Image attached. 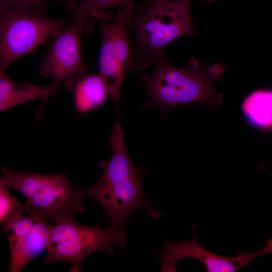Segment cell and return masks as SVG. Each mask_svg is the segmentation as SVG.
Listing matches in <instances>:
<instances>
[{
  "label": "cell",
  "instance_id": "obj_1",
  "mask_svg": "<svg viewBox=\"0 0 272 272\" xmlns=\"http://www.w3.org/2000/svg\"><path fill=\"white\" fill-rule=\"evenodd\" d=\"M109 145L112 155L108 160L99 162L103 170L100 178L93 185L81 189L85 196L95 199L102 207L109 225L119 235V245L123 247L126 242L124 223L134 211L145 209L155 219L163 214L154 207L145 194L143 179L148 169L137 166L129 158L118 123L113 127Z\"/></svg>",
  "mask_w": 272,
  "mask_h": 272
},
{
  "label": "cell",
  "instance_id": "obj_2",
  "mask_svg": "<svg viewBox=\"0 0 272 272\" xmlns=\"http://www.w3.org/2000/svg\"><path fill=\"white\" fill-rule=\"evenodd\" d=\"M154 70L149 74L133 70L145 87L144 108L158 112L163 118L171 110L184 105L202 103L215 109L223 103V95L215 87L226 70L222 62L205 66L195 58L188 66L181 67L159 58Z\"/></svg>",
  "mask_w": 272,
  "mask_h": 272
},
{
  "label": "cell",
  "instance_id": "obj_3",
  "mask_svg": "<svg viewBox=\"0 0 272 272\" xmlns=\"http://www.w3.org/2000/svg\"><path fill=\"white\" fill-rule=\"evenodd\" d=\"M191 0L147 1L134 6L130 22L133 70H143L164 55V49L181 37L195 36Z\"/></svg>",
  "mask_w": 272,
  "mask_h": 272
},
{
  "label": "cell",
  "instance_id": "obj_4",
  "mask_svg": "<svg viewBox=\"0 0 272 272\" xmlns=\"http://www.w3.org/2000/svg\"><path fill=\"white\" fill-rule=\"evenodd\" d=\"M0 185L14 189L26 197L28 215L54 224L73 219L86 209L81 187L72 183L66 174L43 175L3 167Z\"/></svg>",
  "mask_w": 272,
  "mask_h": 272
},
{
  "label": "cell",
  "instance_id": "obj_5",
  "mask_svg": "<svg viewBox=\"0 0 272 272\" xmlns=\"http://www.w3.org/2000/svg\"><path fill=\"white\" fill-rule=\"evenodd\" d=\"M69 23L27 9L0 10V72L54 38Z\"/></svg>",
  "mask_w": 272,
  "mask_h": 272
},
{
  "label": "cell",
  "instance_id": "obj_6",
  "mask_svg": "<svg viewBox=\"0 0 272 272\" xmlns=\"http://www.w3.org/2000/svg\"><path fill=\"white\" fill-rule=\"evenodd\" d=\"M120 243L117 231L110 225L102 229L78 223L73 219L62 220L51 225L44 263L67 262L71 265L69 271L79 272L87 256L99 251L112 256L114 245Z\"/></svg>",
  "mask_w": 272,
  "mask_h": 272
},
{
  "label": "cell",
  "instance_id": "obj_7",
  "mask_svg": "<svg viewBox=\"0 0 272 272\" xmlns=\"http://www.w3.org/2000/svg\"><path fill=\"white\" fill-rule=\"evenodd\" d=\"M77 5H66L72 20L54 37L38 65L39 73L45 78L51 77L52 83L57 87L89 73L82 56L81 38L83 34L91 32L95 18Z\"/></svg>",
  "mask_w": 272,
  "mask_h": 272
},
{
  "label": "cell",
  "instance_id": "obj_8",
  "mask_svg": "<svg viewBox=\"0 0 272 272\" xmlns=\"http://www.w3.org/2000/svg\"><path fill=\"white\" fill-rule=\"evenodd\" d=\"M135 5L119 8L106 20H99L101 45L99 73L110 84L120 83L130 71L132 40L130 22Z\"/></svg>",
  "mask_w": 272,
  "mask_h": 272
},
{
  "label": "cell",
  "instance_id": "obj_9",
  "mask_svg": "<svg viewBox=\"0 0 272 272\" xmlns=\"http://www.w3.org/2000/svg\"><path fill=\"white\" fill-rule=\"evenodd\" d=\"M161 253H158L161 264V271H176L177 263L186 258L201 262L208 272H234L260 255L272 253V237L264 247L252 253L243 251L235 256H226L213 253L205 248L199 242L197 234L186 241H172L167 238Z\"/></svg>",
  "mask_w": 272,
  "mask_h": 272
},
{
  "label": "cell",
  "instance_id": "obj_10",
  "mask_svg": "<svg viewBox=\"0 0 272 272\" xmlns=\"http://www.w3.org/2000/svg\"><path fill=\"white\" fill-rule=\"evenodd\" d=\"M57 88L52 83L38 86L28 82H17L11 79L6 72H0V111H7L22 104L40 100V105L35 114V118L39 119L47 101L56 92Z\"/></svg>",
  "mask_w": 272,
  "mask_h": 272
},
{
  "label": "cell",
  "instance_id": "obj_11",
  "mask_svg": "<svg viewBox=\"0 0 272 272\" xmlns=\"http://www.w3.org/2000/svg\"><path fill=\"white\" fill-rule=\"evenodd\" d=\"M37 219L34 228L28 236L19 239H8L10 248V272H20L35 257L46 250L51 225Z\"/></svg>",
  "mask_w": 272,
  "mask_h": 272
},
{
  "label": "cell",
  "instance_id": "obj_12",
  "mask_svg": "<svg viewBox=\"0 0 272 272\" xmlns=\"http://www.w3.org/2000/svg\"><path fill=\"white\" fill-rule=\"evenodd\" d=\"M66 89L74 95L76 110L82 114L100 107L109 96L107 83L99 74L89 73L65 82Z\"/></svg>",
  "mask_w": 272,
  "mask_h": 272
},
{
  "label": "cell",
  "instance_id": "obj_13",
  "mask_svg": "<svg viewBox=\"0 0 272 272\" xmlns=\"http://www.w3.org/2000/svg\"><path fill=\"white\" fill-rule=\"evenodd\" d=\"M241 108L245 119L252 127L272 130V89L262 88L251 92Z\"/></svg>",
  "mask_w": 272,
  "mask_h": 272
},
{
  "label": "cell",
  "instance_id": "obj_14",
  "mask_svg": "<svg viewBox=\"0 0 272 272\" xmlns=\"http://www.w3.org/2000/svg\"><path fill=\"white\" fill-rule=\"evenodd\" d=\"M139 0H79L78 6L91 13L95 18L106 19L108 13L101 11L113 7H124L132 5ZM153 1V0H147Z\"/></svg>",
  "mask_w": 272,
  "mask_h": 272
},
{
  "label": "cell",
  "instance_id": "obj_15",
  "mask_svg": "<svg viewBox=\"0 0 272 272\" xmlns=\"http://www.w3.org/2000/svg\"><path fill=\"white\" fill-rule=\"evenodd\" d=\"M25 206L11 195L9 188L0 185V223L5 222L17 212L25 210Z\"/></svg>",
  "mask_w": 272,
  "mask_h": 272
},
{
  "label": "cell",
  "instance_id": "obj_16",
  "mask_svg": "<svg viewBox=\"0 0 272 272\" xmlns=\"http://www.w3.org/2000/svg\"><path fill=\"white\" fill-rule=\"evenodd\" d=\"M56 1L64 2L67 5H76L78 3L72 0H0V10L10 8L27 9L41 13H45L44 2Z\"/></svg>",
  "mask_w": 272,
  "mask_h": 272
},
{
  "label": "cell",
  "instance_id": "obj_17",
  "mask_svg": "<svg viewBox=\"0 0 272 272\" xmlns=\"http://www.w3.org/2000/svg\"><path fill=\"white\" fill-rule=\"evenodd\" d=\"M206 1L209 2H213L216 1V0H206Z\"/></svg>",
  "mask_w": 272,
  "mask_h": 272
}]
</instances>
